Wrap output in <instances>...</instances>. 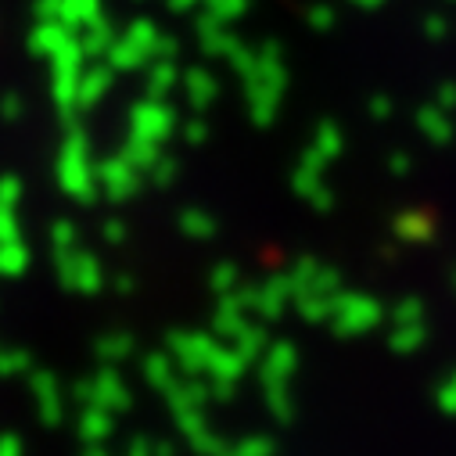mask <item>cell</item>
<instances>
[{
	"label": "cell",
	"instance_id": "cell-1",
	"mask_svg": "<svg viewBox=\"0 0 456 456\" xmlns=\"http://www.w3.org/2000/svg\"><path fill=\"white\" fill-rule=\"evenodd\" d=\"M231 69L245 83V104L248 119L256 126H270L277 119L281 97L288 90V69H284V47L277 40H266L259 47H241L231 58Z\"/></svg>",
	"mask_w": 456,
	"mask_h": 456
},
{
	"label": "cell",
	"instance_id": "cell-2",
	"mask_svg": "<svg viewBox=\"0 0 456 456\" xmlns=\"http://www.w3.org/2000/svg\"><path fill=\"white\" fill-rule=\"evenodd\" d=\"M54 173H58V187L79 201V205H94L97 201V162L90 155V137L83 126H69L65 130V141L58 148V162H54Z\"/></svg>",
	"mask_w": 456,
	"mask_h": 456
},
{
	"label": "cell",
	"instance_id": "cell-3",
	"mask_svg": "<svg viewBox=\"0 0 456 456\" xmlns=\"http://www.w3.org/2000/svg\"><path fill=\"white\" fill-rule=\"evenodd\" d=\"M47 61H51V97H54V108L61 111V119H72L79 111V79H83V69H86V54L79 47V37H72Z\"/></svg>",
	"mask_w": 456,
	"mask_h": 456
},
{
	"label": "cell",
	"instance_id": "cell-4",
	"mask_svg": "<svg viewBox=\"0 0 456 456\" xmlns=\"http://www.w3.org/2000/svg\"><path fill=\"white\" fill-rule=\"evenodd\" d=\"M159 37H162V29H159L151 19H137V22H130V26L116 37V44L108 47L104 61L116 69V72H137V69H148V65L155 61Z\"/></svg>",
	"mask_w": 456,
	"mask_h": 456
},
{
	"label": "cell",
	"instance_id": "cell-5",
	"mask_svg": "<svg viewBox=\"0 0 456 456\" xmlns=\"http://www.w3.org/2000/svg\"><path fill=\"white\" fill-rule=\"evenodd\" d=\"M126 123H130V134L134 137H144L159 148L169 144V137L180 130V116L169 101H159V97H141L130 104L126 111Z\"/></svg>",
	"mask_w": 456,
	"mask_h": 456
},
{
	"label": "cell",
	"instance_id": "cell-6",
	"mask_svg": "<svg viewBox=\"0 0 456 456\" xmlns=\"http://www.w3.org/2000/svg\"><path fill=\"white\" fill-rule=\"evenodd\" d=\"M54 273L61 281L65 291H79V295H97L104 288V270L101 259L86 248H65L54 252Z\"/></svg>",
	"mask_w": 456,
	"mask_h": 456
},
{
	"label": "cell",
	"instance_id": "cell-7",
	"mask_svg": "<svg viewBox=\"0 0 456 456\" xmlns=\"http://www.w3.org/2000/svg\"><path fill=\"white\" fill-rule=\"evenodd\" d=\"M219 346L216 334H201V330H173L166 338V353L173 356V363L180 367L183 378H201L208 370L212 349Z\"/></svg>",
	"mask_w": 456,
	"mask_h": 456
},
{
	"label": "cell",
	"instance_id": "cell-8",
	"mask_svg": "<svg viewBox=\"0 0 456 456\" xmlns=\"http://www.w3.org/2000/svg\"><path fill=\"white\" fill-rule=\"evenodd\" d=\"M144 183H148V176L137 166H130L123 155H111V159L97 162V191L108 201H130L144 191Z\"/></svg>",
	"mask_w": 456,
	"mask_h": 456
},
{
	"label": "cell",
	"instance_id": "cell-9",
	"mask_svg": "<svg viewBox=\"0 0 456 456\" xmlns=\"http://www.w3.org/2000/svg\"><path fill=\"white\" fill-rule=\"evenodd\" d=\"M76 395H79V403L101 406V410H108V413L130 410V388H126V381L119 378V370H111V367H101L90 381L76 385Z\"/></svg>",
	"mask_w": 456,
	"mask_h": 456
},
{
	"label": "cell",
	"instance_id": "cell-10",
	"mask_svg": "<svg viewBox=\"0 0 456 456\" xmlns=\"http://www.w3.org/2000/svg\"><path fill=\"white\" fill-rule=\"evenodd\" d=\"M323 169H327V159H320V155L309 148V151L298 159V169H295V176H291L295 194H298L302 201H309L313 208H320V212H327V208L334 205L330 187L323 183Z\"/></svg>",
	"mask_w": 456,
	"mask_h": 456
},
{
	"label": "cell",
	"instance_id": "cell-11",
	"mask_svg": "<svg viewBox=\"0 0 456 456\" xmlns=\"http://www.w3.org/2000/svg\"><path fill=\"white\" fill-rule=\"evenodd\" d=\"M378 316H381V309L367 295H338L334 298V309H330V320H334V330L338 334H360V330L374 327Z\"/></svg>",
	"mask_w": 456,
	"mask_h": 456
},
{
	"label": "cell",
	"instance_id": "cell-12",
	"mask_svg": "<svg viewBox=\"0 0 456 456\" xmlns=\"http://www.w3.org/2000/svg\"><path fill=\"white\" fill-rule=\"evenodd\" d=\"M29 388H33L40 420H44L47 428H54V424L61 420V385H58L54 370H33V374H29Z\"/></svg>",
	"mask_w": 456,
	"mask_h": 456
},
{
	"label": "cell",
	"instance_id": "cell-13",
	"mask_svg": "<svg viewBox=\"0 0 456 456\" xmlns=\"http://www.w3.org/2000/svg\"><path fill=\"white\" fill-rule=\"evenodd\" d=\"M111 83H116V69H111L108 61H86L83 69V79H79V111H90L94 104H101L111 90Z\"/></svg>",
	"mask_w": 456,
	"mask_h": 456
},
{
	"label": "cell",
	"instance_id": "cell-14",
	"mask_svg": "<svg viewBox=\"0 0 456 456\" xmlns=\"http://www.w3.org/2000/svg\"><path fill=\"white\" fill-rule=\"evenodd\" d=\"M180 86H183V97H187V104L198 111H208L212 104H216V97H219V79L208 72V69H187L183 72V79H180Z\"/></svg>",
	"mask_w": 456,
	"mask_h": 456
},
{
	"label": "cell",
	"instance_id": "cell-15",
	"mask_svg": "<svg viewBox=\"0 0 456 456\" xmlns=\"http://www.w3.org/2000/svg\"><path fill=\"white\" fill-rule=\"evenodd\" d=\"M248 370V360L234 349V346H226V341H219V346L212 349V360H208V370L205 378L208 381H223V385H238Z\"/></svg>",
	"mask_w": 456,
	"mask_h": 456
},
{
	"label": "cell",
	"instance_id": "cell-16",
	"mask_svg": "<svg viewBox=\"0 0 456 456\" xmlns=\"http://www.w3.org/2000/svg\"><path fill=\"white\" fill-rule=\"evenodd\" d=\"M298 367V353L291 341H277V346H270L263 353V388L270 385H284Z\"/></svg>",
	"mask_w": 456,
	"mask_h": 456
},
{
	"label": "cell",
	"instance_id": "cell-17",
	"mask_svg": "<svg viewBox=\"0 0 456 456\" xmlns=\"http://www.w3.org/2000/svg\"><path fill=\"white\" fill-rule=\"evenodd\" d=\"M208 399H212L208 381H201V378H183V374H180L176 385L166 392V403H169L173 417H176V413H187V410H201Z\"/></svg>",
	"mask_w": 456,
	"mask_h": 456
},
{
	"label": "cell",
	"instance_id": "cell-18",
	"mask_svg": "<svg viewBox=\"0 0 456 456\" xmlns=\"http://www.w3.org/2000/svg\"><path fill=\"white\" fill-rule=\"evenodd\" d=\"M72 37H76V33L65 29L61 22H37V26L29 29V37H26V47H29L33 58H44V61H47V58L58 54Z\"/></svg>",
	"mask_w": 456,
	"mask_h": 456
},
{
	"label": "cell",
	"instance_id": "cell-19",
	"mask_svg": "<svg viewBox=\"0 0 456 456\" xmlns=\"http://www.w3.org/2000/svg\"><path fill=\"white\" fill-rule=\"evenodd\" d=\"M288 298H295L291 277H288V273H277V277H270L266 284H259V305H256V313H259L263 320H277V316L284 313V302H288Z\"/></svg>",
	"mask_w": 456,
	"mask_h": 456
},
{
	"label": "cell",
	"instance_id": "cell-20",
	"mask_svg": "<svg viewBox=\"0 0 456 456\" xmlns=\"http://www.w3.org/2000/svg\"><path fill=\"white\" fill-rule=\"evenodd\" d=\"M116 26H111V19L108 15H101L94 26H86L83 33H79V47H83V54H86V61H104V54H108V47L116 44Z\"/></svg>",
	"mask_w": 456,
	"mask_h": 456
},
{
	"label": "cell",
	"instance_id": "cell-21",
	"mask_svg": "<svg viewBox=\"0 0 456 456\" xmlns=\"http://www.w3.org/2000/svg\"><path fill=\"white\" fill-rule=\"evenodd\" d=\"M180 79H183V72L176 69V61L155 58V61L148 65V72H144V90H148V97L166 101V97H169V94L180 86Z\"/></svg>",
	"mask_w": 456,
	"mask_h": 456
},
{
	"label": "cell",
	"instance_id": "cell-22",
	"mask_svg": "<svg viewBox=\"0 0 456 456\" xmlns=\"http://www.w3.org/2000/svg\"><path fill=\"white\" fill-rule=\"evenodd\" d=\"M101 15H104V4H101V0H61V15H58V22L79 37V33H83L86 26H94Z\"/></svg>",
	"mask_w": 456,
	"mask_h": 456
},
{
	"label": "cell",
	"instance_id": "cell-23",
	"mask_svg": "<svg viewBox=\"0 0 456 456\" xmlns=\"http://www.w3.org/2000/svg\"><path fill=\"white\" fill-rule=\"evenodd\" d=\"M111 435H116V413H108L101 406H86L79 417V438L90 445H101Z\"/></svg>",
	"mask_w": 456,
	"mask_h": 456
},
{
	"label": "cell",
	"instance_id": "cell-24",
	"mask_svg": "<svg viewBox=\"0 0 456 456\" xmlns=\"http://www.w3.org/2000/svg\"><path fill=\"white\" fill-rule=\"evenodd\" d=\"M144 378H148V385L155 388V392H169L173 385H176V378H180V367L173 363V356L169 353H151V356H144Z\"/></svg>",
	"mask_w": 456,
	"mask_h": 456
},
{
	"label": "cell",
	"instance_id": "cell-25",
	"mask_svg": "<svg viewBox=\"0 0 456 456\" xmlns=\"http://www.w3.org/2000/svg\"><path fill=\"white\" fill-rule=\"evenodd\" d=\"M130 166H137L144 176L155 169V162L166 155V148H159V144H151V141H144V137H134V134H126V141H123V151H119Z\"/></svg>",
	"mask_w": 456,
	"mask_h": 456
},
{
	"label": "cell",
	"instance_id": "cell-26",
	"mask_svg": "<svg viewBox=\"0 0 456 456\" xmlns=\"http://www.w3.org/2000/svg\"><path fill=\"white\" fill-rule=\"evenodd\" d=\"M226 346H234L248 363H256V360L270 349V346H266V327H263V323H256V320H248V323H245L231 341H226Z\"/></svg>",
	"mask_w": 456,
	"mask_h": 456
},
{
	"label": "cell",
	"instance_id": "cell-27",
	"mask_svg": "<svg viewBox=\"0 0 456 456\" xmlns=\"http://www.w3.org/2000/svg\"><path fill=\"white\" fill-rule=\"evenodd\" d=\"M320 159H327V162H334L341 151H346V134H341V126L338 123H330V119H323L320 126H316V134H313V144H309Z\"/></svg>",
	"mask_w": 456,
	"mask_h": 456
},
{
	"label": "cell",
	"instance_id": "cell-28",
	"mask_svg": "<svg viewBox=\"0 0 456 456\" xmlns=\"http://www.w3.org/2000/svg\"><path fill=\"white\" fill-rule=\"evenodd\" d=\"M417 126H420V130L428 134V141H435V144H445V141L452 137V119H449V111H445V108H438V104L420 108Z\"/></svg>",
	"mask_w": 456,
	"mask_h": 456
},
{
	"label": "cell",
	"instance_id": "cell-29",
	"mask_svg": "<svg viewBox=\"0 0 456 456\" xmlns=\"http://www.w3.org/2000/svg\"><path fill=\"white\" fill-rule=\"evenodd\" d=\"M176 226H180L187 238H194V241H208V238H216V219H212L205 208H183L180 219H176Z\"/></svg>",
	"mask_w": 456,
	"mask_h": 456
},
{
	"label": "cell",
	"instance_id": "cell-30",
	"mask_svg": "<svg viewBox=\"0 0 456 456\" xmlns=\"http://www.w3.org/2000/svg\"><path fill=\"white\" fill-rule=\"evenodd\" d=\"M94 349H97V356H101L104 367H116L119 360H126V356L134 353V338L123 334V330H116V334H104Z\"/></svg>",
	"mask_w": 456,
	"mask_h": 456
},
{
	"label": "cell",
	"instance_id": "cell-31",
	"mask_svg": "<svg viewBox=\"0 0 456 456\" xmlns=\"http://www.w3.org/2000/svg\"><path fill=\"white\" fill-rule=\"evenodd\" d=\"M201 8L212 22L219 26H234L245 12H248V0H201Z\"/></svg>",
	"mask_w": 456,
	"mask_h": 456
},
{
	"label": "cell",
	"instance_id": "cell-32",
	"mask_svg": "<svg viewBox=\"0 0 456 456\" xmlns=\"http://www.w3.org/2000/svg\"><path fill=\"white\" fill-rule=\"evenodd\" d=\"M29 270V248L22 241L0 245V277H22Z\"/></svg>",
	"mask_w": 456,
	"mask_h": 456
},
{
	"label": "cell",
	"instance_id": "cell-33",
	"mask_svg": "<svg viewBox=\"0 0 456 456\" xmlns=\"http://www.w3.org/2000/svg\"><path fill=\"white\" fill-rule=\"evenodd\" d=\"M395 234L403 241H428L431 238V219L424 212H403L395 219Z\"/></svg>",
	"mask_w": 456,
	"mask_h": 456
},
{
	"label": "cell",
	"instance_id": "cell-34",
	"mask_svg": "<svg viewBox=\"0 0 456 456\" xmlns=\"http://www.w3.org/2000/svg\"><path fill=\"white\" fill-rule=\"evenodd\" d=\"M208 284H212L216 295H231V291H238L245 281H241V270H238L234 263H216L212 273H208Z\"/></svg>",
	"mask_w": 456,
	"mask_h": 456
},
{
	"label": "cell",
	"instance_id": "cell-35",
	"mask_svg": "<svg viewBox=\"0 0 456 456\" xmlns=\"http://www.w3.org/2000/svg\"><path fill=\"white\" fill-rule=\"evenodd\" d=\"M33 356L26 349H0V378H22L33 374Z\"/></svg>",
	"mask_w": 456,
	"mask_h": 456
},
{
	"label": "cell",
	"instance_id": "cell-36",
	"mask_svg": "<svg viewBox=\"0 0 456 456\" xmlns=\"http://www.w3.org/2000/svg\"><path fill=\"white\" fill-rule=\"evenodd\" d=\"M47 238H51V248H54V252L79 248V226H76L72 219H54L51 231H47Z\"/></svg>",
	"mask_w": 456,
	"mask_h": 456
},
{
	"label": "cell",
	"instance_id": "cell-37",
	"mask_svg": "<svg viewBox=\"0 0 456 456\" xmlns=\"http://www.w3.org/2000/svg\"><path fill=\"white\" fill-rule=\"evenodd\" d=\"M176 176H180V159H176V155H162V159L155 162V169L148 173V183L169 187V183H176Z\"/></svg>",
	"mask_w": 456,
	"mask_h": 456
},
{
	"label": "cell",
	"instance_id": "cell-38",
	"mask_svg": "<svg viewBox=\"0 0 456 456\" xmlns=\"http://www.w3.org/2000/svg\"><path fill=\"white\" fill-rule=\"evenodd\" d=\"M12 241H22L19 216H15V208H8L4 201H0V245H12Z\"/></svg>",
	"mask_w": 456,
	"mask_h": 456
},
{
	"label": "cell",
	"instance_id": "cell-39",
	"mask_svg": "<svg viewBox=\"0 0 456 456\" xmlns=\"http://www.w3.org/2000/svg\"><path fill=\"white\" fill-rule=\"evenodd\" d=\"M22 194H26V187H22V180H19L15 173H4V176H0V201H4L8 208H19Z\"/></svg>",
	"mask_w": 456,
	"mask_h": 456
},
{
	"label": "cell",
	"instance_id": "cell-40",
	"mask_svg": "<svg viewBox=\"0 0 456 456\" xmlns=\"http://www.w3.org/2000/svg\"><path fill=\"white\" fill-rule=\"evenodd\" d=\"M226 456H273L270 438H241L238 445H231Z\"/></svg>",
	"mask_w": 456,
	"mask_h": 456
},
{
	"label": "cell",
	"instance_id": "cell-41",
	"mask_svg": "<svg viewBox=\"0 0 456 456\" xmlns=\"http://www.w3.org/2000/svg\"><path fill=\"white\" fill-rule=\"evenodd\" d=\"M22 116H26L22 94H4V97H0V119H4V123H19Z\"/></svg>",
	"mask_w": 456,
	"mask_h": 456
},
{
	"label": "cell",
	"instance_id": "cell-42",
	"mask_svg": "<svg viewBox=\"0 0 456 456\" xmlns=\"http://www.w3.org/2000/svg\"><path fill=\"white\" fill-rule=\"evenodd\" d=\"M180 134H183V144L198 148V144H205V141H208V123H205L201 116H194V119H187V123L180 126Z\"/></svg>",
	"mask_w": 456,
	"mask_h": 456
},
{
	"label": "cell",
	"instance_id": "cell-43",
	"mask_svg": "<svg viewBox=\"0 0 456 456\" xmlns=\"http://www.w3.org/2000/svg\"><path fill=\"white\" fill-rule=\"evenodd\" d=\"M305 22H309L316 33H327V29L334 26V8H327V4H313V8L305 12Z\"/></svg>",
	"mask_w": 456,
	"mask_h": 456
},
{
	"label": "cell",
	"instance_id": "cell-44",
	"mask_svg": "<svg viewBox=\"0 0 456 456\" xmlns=\"http://www.w3.org/2000/svg\"><path fill=\"white\" fill-rule=\"evenodd\" d=\"M101 238L108 241V245H123L126 241V223L116 216V219H104L101 223Z\"/></svg>",
	"mask_w": 456,
	"mask_h": 456
},
{
	"label": "cell",
	"instance_id": "cell-45",
	"mask_svg": "<svg viewBox=\"0 0 456 456\" xmlns=\"http://www.w3.org/2000/svg\"><path fill=\"white\" fill-rule=\"evenodd\" d=\"M61 0H33V19L37 22H58Z\"/></svg>",
	"mask_w": 456,
	"mask_h": 456
},
{
	"label": "cell",
	"instance_id": "cell-46",
	"mask_svg": "<svg viewBox=\"0 0 456 456\" xmlns=\"http://www.w3.org/2000/svg\"><path fill=\"white\" fill-rule=\"evenodd\" d=\"M176 54H180V40L176 37H159V47H155V58H166V61H176Z\"/></svg>",
	"mask_w": 456,
	"mask_h": 456
},
{
	"label": "cell",
	"instance_id": "cell-47",
	"mask_svg": "<svg viewBox=\"0 0 456 456\" xmlns=\"http://www.w3.org/2000/svg\"><path fill=\"white\" fill-rule=\"evenodd\" d=\"M0 456H26L22 438H19V435H12V431H4V435H0Z\"/></svg>",
	"mask_w": 456,
	"mask_h": 456
},
{
	"label": "cell",
	"instance_id": "cell-48",
	"mask_svg": "<svg viewBox=\"0 0 456 456\" xmlns=\"http://www.w3.org/2000/svg\"><path fill=\"white\" fill-rule=\"evenodd\" d=\"M126 456H155V442L151 438H134L130 449H126Z\"/></svg>",
	"mask_w": 456,
	"mask_h": 456
},
{
	"label": "cell",
	"instance_id": "cell-49",
	"mask_svg": "<svg viewBox=\"0 0 456 456\" xmlns=\"http://www.w3.org/2000/svg\"><path fill=\"white\" fill-rule=\"evenodd\" d=\"M424 33H428L431 40H442V37H445V19H438V15L424 19Z\"/></svg>",
	"mask_w": 456,
	"mask_h": 456
},
{
	"label": "cell",
	"instance_id": "cell-50",
	"mask_svg": "<svg viewBox=\"0 0 456 456\" xmlns=\"http://www.w3.org/2000/svg\"><path fill=\"white\" fill-rule=\"evenodd\" d=\"M370 116H374V119H388V116H392V101H388V97H374V101H370Z\"/></svg>",
	"mask_w": 456,
	"mask_h": 456
},
{
	"label": "cell",
	"instance_id": "cell-51",
	"mask_svg": "<svg viewBox=\"0 0 456 456\" xmlns=\"http://www.w3.org/2000/svg\"><path fill=\"white\" fill-rule=\"evenodd\" d=\"M438 108H445V111L456 108V86H452V83H445V86L438 90Z\"/></svg>",
	"mask_w": 456,
	"mask_h": 456
},
{
	"label": "cell",
	"instance_id": "cell-52",
	"mask_svg": "<svg viewBox=\"0 0 456 456\" xmlns=\"http://www.w3.org/2000/svg\"><path fill=\"white\" fill-rule=\"evenodd\" d=\"M198 4H201V0H166L169 12H194Z\"/></svg>",
	"mask_w": 456,
	"mask_h": 456
},
{
	"label": "cell",
	"instance_id": "cell-53",
	"mask_svg": "<svg viewBox=\"0 0 456 456\" xmlns=\"http://www.w3.org/2000/svg\"><path fill=\"white\" fill-rule=\"evenodd\" d=\"M388 169H392L395 176H403V173L410 169V159H406V155H392V159H388Z\"/></svg>",
	"mask_w": 456,
	"mask_h": 456
},
{
	"label": "cell",
	"instance_id": "cell-54",
	"mask_svg": "<svg viewBox=\"0 0 456 456\" xmlns=\"http://www.w3.org/2000/svg\"><path fill=\"white\" fill-rule=\"evenodd\" d=\"M116 291H119V295H130V291H134V277H130V273H119V277H116Z\"/></svg>",
	"mask_w": 456,
	"mask_h": 456
},
{
	"label": "cell",
	"instance_id": "cell-55",
	"mask_svg": "<svg viewBox=\"0 0 456 456\" xmlns=\"http://www.w3.org/2000/svg\"><path fill=\"white\" fill-rule=\"evenodd\" d=\"M353 4H356V8H381L385 0H353Z\"/></svg>",
	"mask_w": 456,
	"mask_h": 456
},
{
	"label": "cell",
	"instance_id": "cell-56",
	"mask_svg": "<svg viewBox=\"0 0 456 456\" xmlns=\"http://www.w3.org/2000/svg\"><path fill=\"white\" fill-rule=\"evenodd\" d=\"M83 456H108V452H104V449H101V445H90V449H86V452H83Z\"/></svg>",
	"mask_w": 456,
	"mask_h": 456
}]
</instances>
